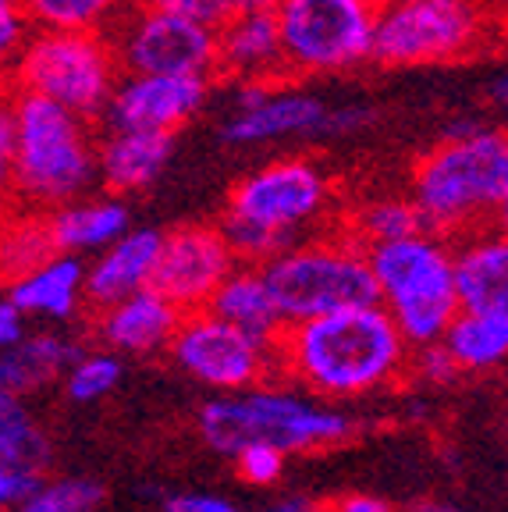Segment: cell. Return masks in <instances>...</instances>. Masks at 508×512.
Listing matches in <instances>:
<instances>
[{
	"label": "cell",
	"instance_id": "16",
	"mask_svg": "<svg viewBox=\"0 0 508 512\" xmlns=\"http://www.w3.org/2000/svg\"><path fill=\"white\" fill-rule=\"evenodd\" d=\"M160 246H164V232H157V228H132L125 239H118L111 249H104L86 267V306H93V313H104L111 306L132 299L135 292L153 288Z\"/></svg>",
	"mask_w": 508,
	"mask_h": 512
},
{
	"label": "cell",
	"instance_id": "19",
	"mask_svg": "<svg viewBox=\"0 0 508 512\" xmlns=\"http://www.w3.org/2000/svg\"><path fill=\"white\" fill-rule=\"evenodd\" d=\"M221 79L235 82H285V57L274 15H231L217 29Z\"/></svg>",
	"mask_w": 508,
	"mask_h": 512
},
{
	"label": "cell",
	"instance_id": "18",
	"mask_svg": "<svg viewBox=\"0 0 508 512\" xmlns=\"http://www.w3.org/2000/svg\"><path fill=\"white\" fill-rule=\"evenodd\" d=\"M175 153V136H157V132H107L100 128V150H96V168L100 185L107 196H132V192L150 189L167 168Z\"/></svg>",
	"mask_w": 508,
	"mask_h": 512
},
{
	"label": "cell",
	"instance_id": "22",
	"mask_svg": "<svg viewBox=\"0 0 508 512\" xmlns=\"http://www.w3.org/2000/svg\"><path fill=\"white\" fill-rule=\"evenodd\" d=\"M125 200L118 196H93V200H75L68 207L50 214V228H54V242L64 256L79 253H104L118 239H125L132 228Z\"/></svg>",
	"mask_w": 508,
	"mask_h": 512
},
{
	"label": "cell",
	"instance_id": "21",
	"mask_svg": "<svg viewBox=\"0 0 508 512\" xmlns=\"http://www.w3.org/2000/svg\"><path fill=\"white\" fill-rule=\"evenodd\" d=\"M214 317H221L224 324L239 328L242 335L256 338L263 345H278V338L285 335V317H281L278 303L270 296V285L263 278V267L239 264L228 274L217 296L207 306Z\"/></svg>",
	"mask_w": 508,
	"mask_h": 512
},
{
	"label": "cell",
	"instance_id": "44",
	"mask_svg": "<svg viewBox=\"0 0 508 512\" xmlns=\"http://www.w3.org/2000/svg\"><path fill=\"white\" fill-rule=\"evenodd\" d=\"M11 509V470L0 466V512Z\"/></svg>",
	"mask_w": 508,
	"mask_h": 512
},
{
	"label": "cell",
	"instance_id": "4",
	"mask_svg": "<svg viewBox=\"0 0 508 512\" xmlns=\"http://www.w3.org/2000/svg\"><path fill=\"white\" fill-rule=\"evenodd\" d=\"M366 256L374 267L377 299L405 342L413 349L441 342L462 310L452 242L420 232L413 239L366 249Z\"/></svg>",
	"mask_w": 508,
	"mask_h": 512
},
{
	"label": "cell",
	"instance_id": "20",
	"mask_svg": "<svg viewBox=\"0 0 508 512\" xmlns=\"http://www.w3.org/2000/svg\"><path fill=\"white\" fill-rule=\"evenodd\" d=\"M455 278L462 310L508 313V235L494 228L455 242Z\"/></svg>",
	"mask_w": 508,
	"mask_h": 512
},
{
	"label": "cell",
	"instance_id": "31",
	"mask_svg": "<svg viewBox=\"0 0 508 512\" xmlns=\"http://www.w3.org/2000/svg\"><path fill=\"white\" fill-rule=\"evenodd\" d=\"M121 381V360L114 352H86L68 370V399L72 402H100L111 395Z\"/></svg>",
	"mask_w": 508,
	"mask_h": 512
},
{
	"label": "cell",
	"instance_id": "15",
	"mask_svg": "<svg viewBox=\"0 0 508 512\" xmlns=\"http://www.w3.org/2000/svg\"><path fill=\"white\" fill-rule=\"evenodd\" d=\"M214 93V79H160V75H121L100 128L107 132H157L175 136L189 125Z\"/></svg>",
	"mask_w": 508,
	"mask_h": 512
},
{
	"label": "cell",
	"instance_id": "34",
	"mask_svg": "<svg viewBox=\"0 0 508 512\" xmlns=\"http://www.w3.org/2000/svg\"><path fill=\"white\" fill-rule=\"evenodd\" d=\"M143 8L164 11V15L185 18V22L207 25V29H224L228 18L235 15V4L231 0H139Z\"/></svg>",
	"mask_w": 508,
	"mask_h": 512
},
{
	"label": "cell",
	"instance_id": "30",
	"mask_svg": "<svg viewBox=\"0 0 508 512\" xmlns=\"http://www.w3.org/2000/svg\"><path fill=\"white\" fill-rule=\"evenodd\" d=\"M104 502V484L89 477L47 480L40 495H32L15 512H96Z\"/></svg>",
	"mask_w": 508,
	"mask_h": 512
},
{
	"label": "cell",
	"instance_id": "10",
	"mask_svg": "<svg viewBox=\"0 0 508 512\" xmlns=\"http://www.w3.org/2000/svg\"><path fill=\"white\" fill-rule=\"evenodd\" d=\"M331 207L334 185L317 160L278 157L235 182L224 214L274 235L285 246H295L331 214Z\"/></svg>",
	"mask_w": 508,
	"mask_h": 512
},
{
	"label": "cell",
	"instance_id": "17",
	"mask_svg": "<svg viewBox=\"0 0 508 512\" xmlns=\"http://www.w3.org/2000/svg\"><path fill=\"white\" fill-rule=\"evenodd\" d=\"M185 313L171 306L157 288L135 292L132 299L96 313L93 335L104 342L114 356H153V352L171 349Z\"/></svg>",
	"mask_w": 508,
	"mask_h": 512
},
{
	"label": "cell",
	"instance_id": "46",
	"mask_svg": "<svg viewBox=\"0 0 508 512\" xmlns=\"http://www.w3.org/2000/svg\"><path fill=\"white\" fill-rule=\"evenodd\" d=\"M416 512H462V509H455V505H434V502H430V505H420Z\"/></svg>",
	"mask_w": 508,
	"mask_h": 512
},
{
	"label": "cell",
	"instance_id": "39",
	"mask_svg": "<svg viewBox=\"0 0 508 512\" xmlns=\"http://www.w3.org/2000/svg\"><path fill=\"white\" fill-rule=\"evenodd\" d=\"M25 338H29V331H25V313L18 310L11 299H0V352L15 349Z\"/></svg>",
	"mask_w": 508,
	"mask_h": 512
},
{
	"label": "cell",
	"instance_id": "5",
	"mask_svg": "<svg viewBox=\"0 0 508 512\" xmlns=\"http://www.w3.org/2000/svg\"><path fill=\"white\" fill-rule=\"evenodd\" d=\"M352 420L342 409H327L299 399L278 384H260L253 392L224 395L199 409V434L221 456H239L249 445H274L281 452H310L345 441Z\"/></svg>",
	"mask_w": 508,
	"mask_h": 512
},
{
	"label": "cell",
	"instance_id": "38",
	"mask_svg": "<svg viewBox=\"0 0 508 512\" xmlns=\"http://www.w3.org/2000/svg\"><path fill=\"white\" fill-rule=\"evenodd\" d=\"M164 512H242L221 495H171L164 498Z\"/></svg>",
	"mask_w": 508,
	"mask_h": 512
},
{
	"label": "cell",
	"instance_id": "11",
	"mask_svg": "<svg viewBox=\"0 0 508 512\" xmlns=\"http://www.w3.org/2000/svg\"><path fill=\"white\" fill-rule=\"evenodd\" d=\"M111 47L125 75H160V79H221L217 32L185 22L164 11L143 8L135 0L128 15L114 25Z\"/></svg>",
	"mask_w": 508,
	"mask_h": 512
},
{
	"label": "cell",
	"instance_id": "47",
	"mask_svg": "<svg viewBox=\"0 0 508 512\" xmlns=\"http://www.w3.org/2000/svg\"><path fill=\"white\" fill-rule=\"evenodd\" d=\"M363 4H370V8H377V11H381L384 4H391V0H363Z\"/></svg>",
	"mask_w": 508,
	"mask_h": 512
},
{
	"label": "cell",
	"instance_id": "28",
	"mask_svg": "<svg viewBox=\"0 0 508 512\" xmlns=\"http://www.w3.org/2000/svg\"><path fill=\"white\" fill-rule=\"evenodd\" d=\"M135 0H22L32 29L111 32Z\"/></svg>",
	"mask_w": 508,
	"mask_h": 512
},
{
	"label": "cell",
	"instance_id": "37",
	"mask_svg": "<svg viewBox=\"0 0 508 512\" xmlns=\"http://www.w3.org/2000/svg\"><path fill=\"white\" fill-rule=\"evenodd\" d=\"M374 121V107L370 104H342V107H327V118L320 136H356L366 125Z\"/></svg>",
	"mask_w": 508,
	"mask_h": 512
},
{
	"label": "cell",
	"instance_id": "6",
	"mask_svg": "<svg viewBox=\"0 0 508 512\" xmlns=\"http://www.w3.org/2000/svg\"><path fill=\"white\" fill-rule=\"evenodd\" d=\"M263 278L288 328L342 310L381 306L370 256L345 232L295 242L263 264Z\"/></svg>",
	"mask_w": 508,
	"mask_h": 512
},
{
	"label": "cell",
	"instance_id": "45",
	"mask_svg": "<svg viewBox=\"0 0 508 512\" xmlns=\"http://www.w3.org/2000/svg\"><path fill=\"white\" fill-rule=\"evenodd\" d=\"M494 228H498L501 235H508V185H505V196H501L498 217H494Z\"/></svg>",
	"mask_w": 508,
	"mask_h": 512
},
{
	"label": "cell",
	"instance_id": "13",
	"mask_svg": "<svg viewBox=\"0 0 508 512\" xmlns=\"http://www.w3.org/2000/svg\"><path fill=\"white\" fill-rule=\"evenodd\" d=\"M235 267L239 260L217 224H178L164 232L153 288L182 313H199Z\"/></svg>",
	"mask_w": 508,
	"mask_h": 512
},
{
	"label": "cell",
	"instance_id": "7",
	"mask_svg": "<svg viewBox=\"0 0 508 512\" xmlns=\"http://www.w3.org/2000/svg\"><path fill=\"white\" fill-rule=\"evenodd\" d=\"M121 75L125 72L107 32L32 29L8 82L18 93L43 96L50 104L100 125Z\"/></svg>",
	"mask_w": 508,
	"mask_h": 512
},
{
	"label": "cell",
	"instance_id": "43",
	"mask_svg": "<svg viewBox=\"0 0 508 512\" xmlns=\"http://www.w3.org/2000/svg\"><path fill=\"white\" fill-rule=\"evenodd\" d=\"M491 100L501 111H508V75H498V79L491 82Z\"/></svg>",
	"mask_w": 508,
	"mask_h": 512
},
{
	"label": "cell",
	"instance_id": "27",
	"mask_svg": "<svg viewBox=\"0 0 508 512\" xmlns=\"http://www.w3.org/2000/svg\"><path fill=\"white\" fill-rule=\"evenodd\" d=\"M345 235L359 242L363 249L388 246V242L413 239V235L427 232L416 203L409 196H381V200H366L345 217Z\"/></svg>",
	"mask_w": 508,
	"mask_h": 512
},
{
	"label": "cell",
	"instance_id": "29",
	"mask_svg": "<svg viewBox=\"0 0 508 512\" xmlns=\"http://www.w3.org/2000/svg\"><path fill=\"white\" fill-rule=\"evenodd\" d=\"M50 441L32 420L18 395L0 392V466L8 470H47Z\"/></svg>",
	"mask_w": 508,
	"mask_h": 512
},
{
	"label": "cell",
	"instance_id": "32",
	"mask_svg": "<svg viewBox=\"0 0 508 512\" xmlns=\"http://www.w3.org/2000/svg\"><path fill=\"white\" fill-rule=\"evenodd\" d=\"M15 89L11 82H0V210L15 207Z\"/></svg>",
	"mask_w": 508,
	"mask_h": 512
},
{
	"label": "cell",
	"instance_id": "14",
	"mask_svg": "<svg viewBox=\"0 0 508 512\" xmlns=\"http://www.w3.org/2000/svg\"><path fill=\"white\" fill-rule=\"evenodd\" d=\"M327 107L317 93L281 82H235L221 139L228 146H263L288 136H320Z\"/></svg>",
	"mask_w": 508,
	"mask_h": 512
},
{
	"label": "cell",
	"instance_id": "35",
	"mask_svg": "<svg viewBox=\"0 0 508 512\" xmlns=\"http://www.w3.org/2000/svg\"><path fill=\"white\" fill-rule=\"evenodd\" d=\"M285 459H288L285 452L274 445H249L235 456V466H239L242 480H249L256 488H270L285 473Z\"/></svg>",
	"mask_w": 508,
	"mask_h": 512
},
{
	"label": "cell",
	"instance_id": "9",
	"mask_svg": "<svg viewBox=\"0 0 508 512\" xmlns=\"http://www.w3.org/2000/svg\"><path fill=\"white\" fill-rule=\"evenodd\" d=\"M285 79H331L374 61L377 8L363 0H281Z\"/></svg>",
	"mask_w": 508,
	"mask_h": 512
},
{
	"label": "cell",
	"instance_id": "1",
	"mask_svg": "<svg viewBox=\"0 0 508 512\" xmlns=\"http://www.w3.org/2000/svg\"><path fill=\"white\" fill-rule=\"evenodd\" d=\"M413 345L384 306L292 324L278 338V374L324 399H370L409 374Z\"/></svg>",
	"mask_w": 508,
	"mask_h": 512
},
{
	"label": "cell",
	"instance_id": "33",
	"mask_svg": "<svg viewBox=\"0 0 508 512\" xmlns=\"http://www.w3.org/2000/svg\"><path fill=\"white\" fill-rule=\"evenodd\" d=\"M32 36V22L25 15L22 0H0V82L11 79V68L22 57Z\"/></svg>",
	"mask_w": 508,
	"mask_h": 512
},
{
	"label": "cell",
	"instance_id": "8",
	"mask_svg": "<svg viewBox=\"0 0 508 512\" xmlns=\"http://www.w3.org/2000/svg\"><path fill=\"white\" fill-rule=\"evenodd\" d=\"M484 0H391L377 11L374 61L384 68H427L480 54L494 40Z\"/></svg>",
	"mask_w": 508,
	"mask_h": 512
},
{
	"label": "cell",
	"instance_id": "25",
	"mask_svg": "<svg viewBox=\"0 0 508 512\" xmlns=\"http://www.w3.org/2000/svg\"><path fill=\"white\" fill-rule=\"evenodd\" d=\"M8 299L25 317L68 320L86 303V264L79 256H54L47 267L8 288Z\"/></svg>",
	"mask_w": 508,
	"mask_h": 512
},
{
	"label": "cell",
	"instance_id": "23",
	"mask_svg": "<svg viewBox=\"0 0 508 512\" xmlns=\"http://www.w3.org/2000/svg\"><path fill=\"white\" fill-rule=\"evenodd\" d=\"M82 356L86 352L72 338L54 335V331L29 335L22 345L0 352V392H11L18 399L29 392H40L43 384L68 374Z\"/></svg>",
	"mask_w": 508,
	"mask_h": 512
},
{
	"label": "cell",
	"instance_id": "41",
	"mask_svg": "<svg viewBox=\"0 0 508 512\" xmlns=\"http://www.w3.org/2000/svg\"><path fill=\"white\" fill-rule=\"evenodd\" d=\"M260 512H324V509H320V502L310 495H281L263 505Z\"/></svg>",
	"mask_w": 508,
	"mask_h": 512
},
{
	"label": "cell",
	"instance_id": "3",
	"mask_svg": "<svg viewBox=\"0 0 508 512\" xmlns=\"http://www.w3.org/2000/svg\"><path fill=\"white\" fill-rule=\"evenodd\" d=\"M15 132V207L54 214L100 185V125L15 89Z\"/></svg>",
	"mask_w": 508,
	"mask_h": 512
},
{
	"label": "cell",
	"instance_id": "42",
	"mask_svg": "<svg viewBox=\"0 0 508 512\" xmlns=\"http://www.w3.org/2000/svg\"><path fill=\"white\" fill-rule=\"evenodd\" d=\"M235 15H274L281 8V0H231Z\"/></svg>",
	"mask_w": 508,
	"mask_h": 512
},
{
	"label": "cell",
	"instance_id": "36",
	"mask_svg": "<svg viewBox=\"0 0 508 512\" xmlns=\"http://www.w3.org/2000/svg\"><path fill=\"white\" fill-rule=\"evenodd\" d=\"M409 370H413V374L420 377V381L434 384V388H445V384H452L455 377L462 374V370L455 367V360L448 356V349L441 342H437V345H423V349H413Z\"/></svg>",
	"mask_w": 508,
	"mask_h": 512
},
{
	"label": "cell",
	"instance_id": "40",
	"mask_svg": "<svg viewBox=\"0 0 508 512\" xmlns=\"http://www.w3.org/2000/svg\"><path fill=\"white\" fill-rule=\"evenodd\" d=\"M331 512H395V509L377 495H345L331 505Z\"/></svg>",
	"mask_w": 508,
	"mask_h": 512
},
{
	"label": "cell",
	"instance_id": "26",
	"mask_svg": "<svg viewBox=\"0 0 508 512\" xmlns=\"http://www.w3.org/2000/svg\"><path fill=\"white\" fill-rule=\"evenodd\" d=\"M441 345L448 349V356L462 374L501 367L508 360V313L459 310Z\"/></svg>",
	"mask_w": 508,
	"mask_h": 512
},
{
	"label": "cell",
	"instance_id": "2",
	"mask_svg": "<svg viewBox=\"0 0 508 512\" xmlns=\"http://www.w3.org/2000/svg\"><path fill=\"white\" fill-rule=\"evenodd\" d=\"M508 185V136L473 118L452 121L441 143L420 153L409 175V200L430 235L455 242L487 232Z\"/></svg>",
	"mask_w": 508,
	"mask_h": 512
},
{
	"label": "cell",
	"instance_id": "24",
	"mask_svg": "<svg viewBox=\"0 0 508 512\" xmlns=\"http://www.w3.org/2000/svg\"><path fill=\"white\" fill-rule=\"evenodd\" d=\"M54 256H61V249L54 242L50 214L29 207L0 210V285L15 288Z\"/></svg>",
	"mask_w": 508,
	"mask_h": 512
},
{
	"label": "cell",
	"instance_id": "12",
	"mask_svg": "<svg viewBox=\"0 0 508 512\" xmlns=\"http://www.w3.org/2000/svg\"><path fill=\"white\" fill-rule=\"evenodd\" d=\"M171 356L189 377L217 392H253L278 377V345H263L210 310L185 313Z\"/></svg>",
	"mask_w": 508,
	"mask_h": 512
}]
</instances>
